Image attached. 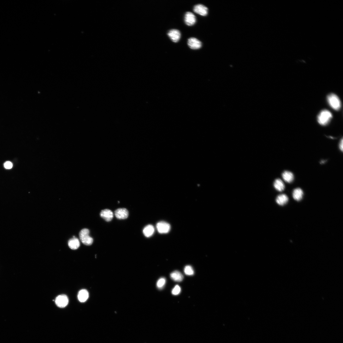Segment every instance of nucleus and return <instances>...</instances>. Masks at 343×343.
I'll return each instance as SVG.
<instances>
[{
  "label": "nucleus",
  "instance_id": "obj_1",
  "mask_svg": "<svg viewBox=\"0 0 343 343\" xmlns=\"http://www.w3.org/2000/svg\"><path fill=\"white\" fill-rule=\"evenodd\" d=\"M90 230L84 228L81 230L79 233L80 239L83 244L87 245H91L93 242V239L90 236Z\"/></svg>",
  "mask_w": 343,
  "mask_h": 343
},
{
  "label": "nucleus",
  "instance_id": "obj_2",
  "mask_svg": "<svg viewBox=\"0 0 343 343\" xmlns=\"http://www.w3.org/2000/svg\"><path fill=\"white\" fill-rule=\"evenodd\" d=\"M332 115L329 111L327 110H324L318 116V122L321 125H326L332 119Z\"/></svg>",
  "mask_w": 343,
  "mask_h": 343
},
{
  "label": "nucleus",
  "instance_id": "obj_3",
  "mask_svg": "<svg viewBox=\"0 0 343 343\" xmlns=\"http://www.w3.org/2000/svg\"><path fill=\"white\" fill-rule=\"evenodd\" d=\"M328 102L333 109L338 110L341 107V102L338 96L334 94H331L328 97Z\"/></svg>",
  "mask_w": 343,
  "mask_h": 343
},
{
  "label": "nucleus",
  "instance_id": "obj_4",
  "mask_svg": "<svg viewBox=\"0 0 343 343\" xmlns=\"http://www.w3.org/2000/svg\"><path fill=\"white\" fill-rule=\"evenodd\" d=\"M55 303L58 307L61 308H63L68 305L69 300L67 296L65 295H59L56 298Z\"/></svg>",
  "mask_w": 343,
  "mask_h": 343
},
{
  "label": "nucleus",
  "instance_id": "obj_5",
  "mask_svg": "<svg viewBox=\"0 0 343 343\" xmlns=\"http://www.w3.org/2000/svg\"><path fill=\"white\" fill-rule=\"evenodd\" d=\"M156 228L159 233L166 234L170 231L171 227L169 223L165 222H161L157 224Z\"/></svg>",
  "mask_w": 343,
  "mask_h": 343
},
{
  "label": "nucleus",
  "instance_id": "obj_6",
  "mask_svg": "<svg viewBox=\"0 0 343 343\" xmlns=\"http://www.w3.org/2000/svg\"><path fill=\"white\" fill-rule=\"evenodd\" d=\"M187 44L190 48L193 50L200 49L202 46V43L196 38H190L188 40Z\"/></svg>",
  "mask_w": 343,
  "mask_h": 343
},
{
  "label": "nucleus",
  "instance_id": "obj_7",
  "mask_svg": "<svg viewBox=\"0 0 343 343\" xmlns=\"http://www.w3.org/2000/svg\"><path fill=\"white\" fill-rule=\"evenodd\" d=\"M167 34L171 40L175 43L178 42L181 38V33L177 29H171L168 32Z\"/></svg>",
  "mask_w": 343,
  "mask_h": 343
},
{
  "label": "nucleus",
  "instance_id": "obj_8",
  "mask_svg": "<svg viewBox=\"0 0 343 343\" xmlns=\"http://www.w3.org/2000/svg\"><path fill=\"white\" fill-rule=\"evenodd\" d=\"M193 10L195 13L200 15L205 16L208 15V9L207 8L202 4H198L194 7Z\"/></svg>",
  "mask_w": 343,
  "mask_h": 343
},
{
  "label": "nucleus",
  "instance_id": "obj_9",
  "mask_svg": "<svg viewBox=\"0 0 343 343\" xmlns=\"http://www.w3.org/2000/svg\"><path fill=\"white\" fill-rule=\"evenodd\" d=\"M184 21L188 26H192L196 22V18L194 15L190 12H187L184 16Z\"/></svg>",
  "mask_w": 343,
  "mask_h": 343
},
{
  "label": "nucleus",
  "instance_id": "obj_10",
  "mask_svg": "<svg viewBox=\"0 0 343 343\" xmlns=\"http://www.w3.org/2000/svg\"><path fill=\"white\" fill-rule=\"evenodd\" d=\"M115 216L118 219H125L128 218L129 212L125 208H120L116 210L115 212Z\"/></svg>",
  "mask_w": 343,
  "mask_h": 343
},
{
  "label": "nucleus",
  "instance_id": "obj_11",
  "mask_svg": "<svg viewBox=\"0 0 343 343\" xmlns=\"http://www.w3.org/2000/svg\"><path fill=\"white\" fill-rule=\"evenodd\" d=\"M100 216L106 222H110L114 217V214L112 211L109 209L102 210L100 214Z\"/></svg>",
  "mask_w": 343,
  "mask_h": 343
},
{
  "label": "nucleus",
  "instance_id": "obj_12",
  "mask_svg": "<svg viewBox=\"0 0 343 343\" xmlns=\"http://www.w3.org/2000/svg\"><path fill=\"white\" fill-rule=\"evenodd\" d=\"M170 276L171 279L176 282H180L184 278V276L180 272L177 270L172 272L171 273Z\"/></svg>",
  "mask_w": 343,
  "mask_h": 343
},
{
  "label": "nucleus",
  "instance_id": "obj_13",
  "mask_svg": "<svg viewBox=\"0 0 343 343\" xmlns=\"http://www.w3.org/2000/svg\"><path fill=\"white\" fill-rule=\"evenodd\" d=\"M69 247L73 250L77 249L80 246V242L78 238L74 236L73 238L70 239L68 241Z\"/></svg>",
  "mask_w": 343,
  "mask_h": 343
},
{
  "label": "nucleus",
  "instance_id": "obj_14",
  "mask_svg": "<svg viewBox=\"0 0 343 343\" xmlns=\"http://www.w3.org/2000/svg\"><path fill=\"white\" fill-rule=\"evenodd\" d=\"M89 297V293L86 289H82L80 291L78 295V300L81 303H84L86 301Z\"/></svg>",
  "mask_w": 343,
  "mask_h": 343
},
{
  "label": "nucleus",
  "instance_id": "obj_15",
  "mask_svg": "<svg viewBox=\"0 0 343 343\" xmlns=\"http://www.w3.org/2000/svg\"><path fill=\"white\" fill-rule=\"evenodd\" d=\"M303 191L300 188H297L294 190L293 192V197L296 200L299 201L302 199L303 196Z\"/></svg>",
  "mask_w": 343,
  "mask_h": 343
},
{
  "label": "nucleus",
  "instance_id": "obj_16",
  "mask_svg": "<svg viewBox=\"0 0 343 343\" xmlns=\"http://www.w3.org/2000/svg\"><path fill=\"white\" fill-rule=\"evenodd\" d=\"M288 200V198L285 194H281L278 196L276 200L277 203L281 206L286 204Z\"/></svg>",
  "mask_w": 343,
  "mask_h": 343
},
{
  "label": "nucleus",
  "instance_id": "obj_17",
  "mask_svg": "<svg viewBox=\"0 0 343 343\" xmlns=\"http://www.w3.org/2000/svg\"><path fill=\"white\" fill-rule=\"evenodd\" d=\"M155 232V228L151 225L146 226L143 230V233L146 237H151Z\"/></svg>",
  "mask_w": 343,
  "mask_h": 343
},
{
  "label": "nucleus",
  "instance_id": "obj_18",
  "mask_svg": "<svg viewBox=\"0 0 343 343\" xmlns=\"http://www.w3.org/2000/svg\"><path fill=\"white\" fill-rule=\"evenodd\" d=\"M274 186L276 190L282 192L285 190V185L282 180L278 179H276L274 183Z\"/></svg>",
  "mask_w": 343,
  "mask_h": 343
},
{
  "label": "nucleus",
  "instance_id": "obj_19",
  "mask_svg": "<svg viewBox=\"0 0 343 343\" xmlns=\"http://www.w3.org/2000/svg\"><path fill=\"white\" fill-rule=\"evenodd\" d=\"M284 180L288 183L291 182L294 180V176L292 173L288 171H285L282 174Z\"/></svg>",
  "mask_w": 343,
  "mask_h": 343
},
{
  "label": "nucleus",
  "instance_id": "obj_20",
  "mask_svg": "<svg viewBox=\"0 0 343 343\" xmlns=\"http://www.w3.org/2000/svg\"><path fill=\"white\" fill-rule=\"evenodd\" d=\"M165 283H166V279L165 278L162 277L158 281L156 284L157 287L158 289H162L164 287Z\"/></svg>",
  "mask_w": 343,
  "mask_h": 343
},
{
  "label": "nucleus",
  "instance_id": "obj_21",
  "mask_svg": "<svg viewBox=\"0 0 343 343\" xmlns=\"http://www.w3.org/2000/svg\"><path fill=\"white\" fill-rule=\"evenodd\" d=\"M184 272L185 274L187 275H193L194 274V270L190 265L186 266L184 269Z\"/></svg>",
  "mask_w": 343,
  "mask_h": 343
},
{
  "label": "nucleus",
  "instance_id": "obj_22",
  "mask_svg": "<svg viewBox=\"0 0 343 343\" xmlns=\"http://www.w3.org/2000/svg\"><path fill=\"white\" fill-rule=\"evenodd\" d=\"M181 292V287L178 285H176L172 291V293L174 295H178Z\"/></svg>",
  "mask_w": 343,
  "mask_h": 343
},
{
  "label": "nucleus",
  "instance_id": "obj_23",
  "mask_svg": "<svg viewBox=\"0 0 343 343\" xmlns=\"http://www.w3.org/2000/svg\"><path fill=\"white\" fill-rule=\"evenodd\" d=\"M4 166L6 169H10L13 167V165L11 162L8 161L5 163Z\"/></svg>",
  "mask_w": 343,
  "mask_h": 343
},
{
  "label": "nucleus",
  "instance_id": "obj_24",
  "mask_svg": "<svg viewBox=\"0 0 343 343\" xmlns=\"http://www.w3.org/2000/svg\"><path fill=\"white\" fill-rule=\"evenodd\" d=\"M339 147L341 150L342 151L343 149V140L342 139L341 140L339 144Z\"/></svg>",
  "mask_w": 343,
  "mask_h": 343
}]
</instances>
